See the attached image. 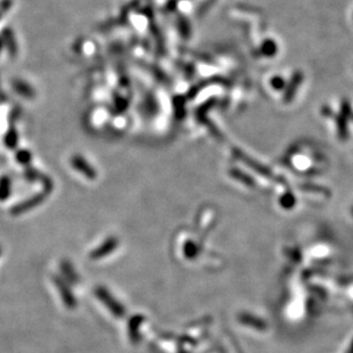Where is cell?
<instances>
[{"label": "cell", "instance_id": "3957f363", "mask_svg": "<svg viewBox=\"0 0 353 353\" xmlns=\"http://www.w3.org/2000/svg\"><path fill=\"white\" fill-rule=\"evenodd\" d=\"M56 285H58L59 291V293H61V295H62L63 299H64L65 304L68 306H75V304H76L75 297H73L71 293L69 292V289L66 288V286L63 284L62 281L58 280V279H56Z\"/></svg>", "mask_w": 353, "mask_h": 353}, {"label": "cell", "instance_id": "7a4b0ae2", "mask_svg": "<svg viewBox=\"0 0 353 353\" xmlns=\"http://www.w3.org/2000/svg\"><path fill=\"white\" fill-rule=\"evenodd\" d=\"M118 245V241H117L116 238H109L108 240H105L103 242L101 247H98V249H95L94 252L92 253V258H102L104 256L109 255L110 253L113 252Z\"/></svg>", "mask_w": 353, "mask_h": 353}, {"label": "cell", "instance_id": "6da1fadb", "mask_svg": "<svg viewBox=\"0 0 353 353\" xmlns=\"http://www.w3.org/2000/svg\"><path fill=\"white\" fill-rule=\"evenodd\" d=\"M95 294L103 302V304L108 306L110 311H111L113 314L117 315V317H122L125 313L124 306H122L120 303H118L115 298L112 297V295L106 291L104 288H96Z\"/></svg>", "mask_w": 353, "mask_h": 353}]
</instances>
